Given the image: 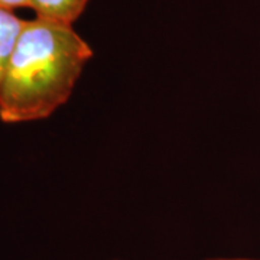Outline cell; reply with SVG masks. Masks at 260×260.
Masks as SVG:
<instances>
[{
    "label": "cell",
    "instance_id": "1",
    "mask_svg": "<svg viewBox=\"0 0 260 260\" xmlns=\"http://www.w3.org/2000/svg\"><path fill=\"white\" fill-rule=\"evenodd\" d=\"M93 51L73 25L25 20L0 84V120H42L73 94Z\"/></svg>",
    "mask_w": 260,
    "mask_h": 260
},
{
    "label": "cell",
    "instance_id": "2",
    "mask_svg": "<svg viewBox=\"0 0 260 260\" xmlns=\"http://www.w3.org/2000/svg\"><path fill=\"white\" fill-rule=\"evenodd\" d=\"M90 0H30V9L37 18L73 25Z\"/></svg>",
    "mask_w": 260,
    "mask_h": 260
},
{
    "label": "cell",
    "instance_id": "3",
    "mask_svg": "<svg viewBox=\"0 0 260 260\" xmlns=\"http://www.w3.org/2000/svg\"><path fill=\"white\" fill-rule=\"evenodd\" d=\"M23 23L25 20L18 18L13 10L0 8V84L16 47Z\"/></svg>",
    "mask_w": 260,
    "mask_h": 260
},
{
    "label": "cell",
    "instance_id": "4",
    "mask_svg": "<svg viewBox=\"0 0 260 260\" xmlns=\"http://www.w3.org/2000/svg\"><path fill=\"white\" fill-rule=\"evenodd\" d=\"M0 8L15 10L19 8H30V0H0Z\"/></svg>",
    "mask_w": 260,
    "mask_h": 260
},
{
    "label": "cell",
    "instance_id": "5",
    "mask_svg": "<svg viewBox=\"0 0 260 260\" xmlns=\"http://www.w3.org/2000/svg\"><path fill=\"white\" fill-rule=\"evenodd\" d=\"M208 260H260V259H208Z\"/></svg>",
    "mask_w": 260,
    "mask_h": 260
}]
</instances>
